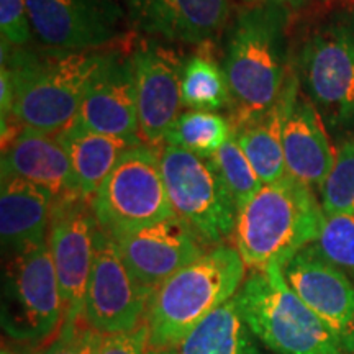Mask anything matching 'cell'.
Segmentation results:
<instances>
[{
	"instance_id": "cell-1",
	"label": "cell",
	"mask_w": 354,
	"mask_h": 354,
	"mask_svg": "<svg viewBox=\"0 0 354 354\" xmlns=\"http://www.w3.org/2000/svg\"><path fill=\"white\" fill-rule=\"evenodd\" d=\"M289 8L276 3H246L225 28L223 71L233 109V130L269 112L292 71Z\"/></svg>"
},
{
	"instance_id": "cell-2",
	"label": "cell",
	"mask_w": 354,
	"mask_h": 354,
	"mask_svg": "<svg viewBox=\"0 0 354 354\" xmlns=\"http://www.w3.org/2000/svg\"><path fill=\"white\" fill-rule=\"evenodd\" d=\"M2 43V63L13 87L12 118L24 128L63 131L74 122L88 84L109 51H55Z\"/></svg>"
},
{
	"instance_id": "cell-3",
	"label": "cell",
	"mask_w": 354,
	"mask_h": 354,
	"mask_svg": "<svg viewBox=\"0 0 354 354\" xmlns=\"http://www.w3.org/2000/svg\"><path fill=\"white\" fill-rule=\"evenodd\" d=\"M246 266L236 248H210L151 292L145 325L149 346L171 353L221 305L230 302L245 282Z\"/></svg>"
},
{
	"instance_id": "cell-4",
	"label": "cell",
	"mask_w": 354,
	"mask_h": 354,
	"mask_svg": "<svg viewBox=\"0 0 354 354\" xmlns=\"http://www.w3.org/2000/svg\"><path fill=\"white\" fill-rule=\"evenodd\" d=\"M325 212L312 187L284 176L238 210L234 248L251 271L284 266L317 241Z\"/></svg>"
},
{
	"instance_id": "cell-5",
	"label": "cell",
	"mask_w": 354,
	"mask_h": 354,
	"mask_svg": "<svg viewBox=\"0 0 354 354\" xmlns=\"http://www.w3.org/2000/svg\"><path fill=\"white\" fill-rule=\"evenodd\" d=\"M294 69L330 135L354 136V7H336L308 28Z\"/></svg>"
},
{
	"instance_id": "cell-6",
	"label": "cell",
	"mask_w": 354,
	"mask_h": 354,
	"mask_svg": "<svg viewBox=\"0 0 354 354\" xmlns=\"http://www.w3.org/2000/svg\"><path fill=\"white\" fill-rule=\"evenodd\" d=\"M236 300L243 320L272 354H348L290 289L281 266L251 272Z\"/></svg>"
},
{
	"instance_id": "cell-7",
	"label": "cell",
	"mask_w": 354,
	"mask_h": 354,
	"mask_svg": "<svg viewBox=\"0 0 354 354\" xmlns=\"http://www.w3.org/2000/svg\"><path fill=\"white\" fill-rule=\"evenodd\" d=\"M88 201L99 228L113 240L174 216L161 146L141 143L128 149Z\"/></svg>"
},
{
	"instance_id": "cell-8",
	"label": "cell",
	"mask_w": 354,
	"mask_h": 354,
	"mask_svg": "<svg viewBox=\"0 0 354 354\" xmlns=\"http://www.w3.org/2000/svg\"><path fill=\"white\" fill-rule=\"evenodd\" d=\"M0 322L13 342L38 346L56 338L64 323V302L50 243L10 256Z\"/></svg>"
},
{
	"instance_id": "cell-9",
	"label": "cell",
	"mask_w": 354,
	"mask_h": 354,
	"mask_svg": "<svg viewBox=\"0 0 354 354\" xmlns=\"http://www.w3.org/2000/svg\"><path fill=\"white\" fill-rule=\"evenodd\" d=\"M161 167L174 215L209 248L227 245L236 228L238 207L212 159L162 145Z\"/></svg>"
},
{
	"instance_id": "cell-10",
	"label": "cell",
	"mask_w": 354,
	"mask_h": 354,
	"mask_svg": "<svg viewBox=\"0 0 354 354\" xmlns=\"http://www.w3.org/2000/svg\"><path fill=\"white\" fill-rule=\"evenodd\" d=\"M26 8L46 50L100 51L130 26L123 0H26Z\"/></svg>"
},
{
	"instance_id": "cell-11",
	"label": "cell",
	"mask_w": 354,
	"mask_h": 354,
	"mask_svg": "<svg viewBox=\"0 0 354 354\" xmlns=\"http://www.w3.org/2000/svg\"><path fill=\"white\" fill-rule=\"evenodd\" d=\"M97 233L99 223L87 197L73 194L57 198L53 207L48 243L64 302L61 330H71L81 323Z\"/></svg>"
},
{
	"instance_id": "cell-12",
	"label": "cell",
	"mask_w": 354,
	"mask_h": 354,
	"mask_svg": "<svg viewBox=\"0 0 354 354\" xmlns=\"http://www.w3.org/2000/svg\"><path fill=\"white\" fill-rule=\"evenodd\" d=\"M149 295L128 271L113 238L99 228L81 322L99 335L136 330L145 323Z\"/></svg>"
},
{
	"instance_id": "cell-13",
	"label": "cell",
	"mask_w": 354,
	"mask_h": 354,
	"mask_svg": "<svg viewBox=\"0 0 354 354\" xmlns=\"http://www.w3.org/2000/svg\"><path fill=\"white\" fill-rule=\"evenodd\" d=\"M130 56L140 136L143 143L159 148L180 115V77L185 59L154 38L136 44Z\"/></svg>"
},
{
	"instance_id": "cell-14",
	"label": "cell",
	"mask_w": 354,
	"mask_h": 354,
	"mask_svg": "<svg viewBox=\"0 0 354 354\" xmlns=\"http://www.w3.org/2000/svg\"><path fill=\"white\" fill-rule=\"evenodd\" d=\"M290 289L354 354V281L310 245L284 266Z\"/></svg>"
},
{
	"instance_id": "cell-15",
	"label": "cell",
	"mask_w": 354,
	"mask_h": 354,
	"mask_svg": "<svg viewBox=\"0 0 354 354\" xmlns=\"http://www.w3.org/2000/svg\"><path fill=\"white\" fill-rule=\"evenodd\" d=\"M115 243L128 271L149 294L210 250L176 215L123 234Z\"/></svg>"
},
{
	"instance_id": "cell-16",
	"label": "cell",
	"mask_w": 354,
	"mask_h": 354,
	"mask_svg": "<svg viewBox=\"0 0 354 354\" xmlns=\"http://www.w3.org/2000/svg\"><path fill=\"white\" fill-rule=\"evenodd\" d=\"M73 125L100 135L143 141L140 136L131 56L109 51L88 84Z\"/></svg>"
},
{
	"instance_id": "cell-17",
	"label": "cell",
	"mask_w": 354,
	"mask_h": 354,
	"mask_svg": "<svg viewBox=\"0 0 354 354\" xmlns=\"http://www.w3.org/2000/svg\"><path fill=\"white\" fill-rule=\"evenodd\" d=\"M130 28L169 43L209 44L227 28L230 0H123Z\"/></svg>"
},
{
	"instance_id": "cell-18",
	"label": "cell",
	"mask_w": 354,
	"mask_h": 354,
	"mask_svg": "<svg viewBox=\"0 0 354 354\" xmlns=\"http://www.w3.org/2000/svg\"><path fill=\"white\" fill-rule=\"evenodd\" d=\"M0 172L48 190L56 201L79 194L68 151L53 133L32 128L19 131L3 146Z\"/></svg>"
},
{
	"instance_id": "cell-19",
	"label": "cell",
	"mask_w": 354,
	"mask_h": 354,
	"mask_svg": "<svg viewBox=\"0 0 354 354\" xmlns=\"http://www.w3.org/2000/svg\"><path fill=\"white\" fill-rule=\"evenodd\" d=\"M282 145L286 176L312 189H320L335 165L336 153L325 122L302 94H299L287 117Z\"/></svg>"
},
{
	"instance_id": "cell-20",
	"label": "cell",
	"mask_w": 354,
	"mask_h": 354,
	"mask_svg": "<svg viewBox=\"0 0 354 354\" xmlns=\"http://www.w3.org/2000/svg\"><path fill=\"white\" fill-rule=\"evenodd\" d=\"M56 198L20 177L0 180V238L10 256L48 241Z\"/></svg>"
},
{
	"instance_id": "cell-21",
	"label": "cell",
	"mask_w": 354,
	"mask_h": 354,
	"mask_svg": "<svg viewBox=\"0 0 354 354\" xmlns=\"http://www.w3.org/2000/svg\"><path fill=\"white\" fill-rule=\"evenodd\" d=\"M299 94L300 84L294 63H292L290 76L287 79L284 92L277 104L263 117L233 130L238 143L263 184L276 183L286 176L282 138H284L287 117H289L292 105L295 104Z\"/></svg>"
},
{
	"instance_id": "cell-22",
	"label": "cell",
	"mask_w": 354,
	"mask_h": 354,
	"mask_svg": "<svg viewBox=\"0 0 354 354\" xmlns=\"http://www.w3.org/2000/svg\"><path fill=\"white\" fill-rule=\"evenodd\" d=\"M57 138L68 151L73 166L74 180L77 192L91 198L107 179L115 165L133 146L143 141L118 138V136L100 135L71 125L66 130L56 133Z\"/></svg>"
},
{
	"instance_id": "cell-23",
	"label": "cell",
	"mask_w": 354,
	"mask_h": 354,
	"mask_svg": "<svg viewBox=\"0 0 354 354\" xmlns=\"http://www.w3.org/2000/svg\"><path fill=\"white\" fill-rule=\"evenodd\" d=\"M172 354H266L238 307L236 295L215 310Z\"/></svg>"
},
{
	"instance_id": "cell-24",
	"label": "cell",
	"mask_w": 354,
	"mask_h": 354,
	"mask_svg": "<svg viewBox=\"0 0 354 354\" xmlns=\"http://www.w3.org/2000/svg\"><path fill=\"white\" fill-rule=\"evenodd\" d=\"M180 100L189 110L216 112L232 105L223 66L209 53H197L185 59L180 77Z\"/></svg>"
},
{
	"instance_id": "cell-25",
	"label": "cell",
	"mask_w": 354,
	"mask_h": 354,
	"mask_svg": "<svg viewBox=\"0 0 354 354\" xmlns=\"http://www.w3.org/2000/svg\"><path fill=\"white\" fill-rule=\"evenodd\" d=\"M233 135V123L216 112L187 110L165 136V145L177 146L201 158H212Z\"/></svg>"
},
{
	"instance_id": "cell-26",
	"label": "cell",
	"mask_w": 354,
	"mask_h": 354,
	"mask_svg": "<svg viewBox=\"0 0 354 354\" xmlns=\"http://www.w3.org/2000/svg\"><path fill=\"white\" fill-rule=\"evenodd\" d=\"M210 159L228 192L232 194L238 210L263 187L259 176L241 149L234 131Z\"/></svg>"
},
{
	"instance_id": "cell-27",
	"label": "cell",
	"mask_w": 354,
	"mask_h": 354,
	"mask_svg": "<svg viewBox=\"0 0 354 354\" xmlns=\"http://www.w3.org/2000/svg\"><path fill=\"white\" fill-rule=\"evenodd\" d=\"M318 190L325 215H354V136L342 141L335 165Z\"/></svg>"
},
{
	"instance_id": "cell-28",
	"label": "cell",
	"mask_w": 354,
	"mask_h": 354,
	"mask_svg": "<svg viewBox=\"0 0 354 354\" xmlns=\"http://www.w3.org/2000/svg\"><path fill=\"white\" fill-rule=\"evenodd\" d=\"M323 258L354 281V215H325L320 233L313 243Z\"/></svg>"
},
{
	"instance_id": "cell-29",
	"label": "cell",
	"mask_w": 354,
	"mask_h": 354,
	"mask_svg": "<svg viewBox=\"0 0 354 354\" xmlns=\"http://www.w3.org/2000/svg\"><path fill=\"white\" fill-rule=\"evenodd\" d=\"M0 32L3 41L10 46H28L33 32L26 0H0Z\"/></svg>"
},
{
	"instance_id": "cell-30",
	"label": "cell",
	"mask_w": 354,
	"mask_h": 354,
	"mask_svg": "<svg viewBox=\"0 0 354 354\" xmlns=\"http://www.w3.org/2000/svg\"><path fill=\"white\" fill-rule=\"evenodd\" d=\"M102 335L81 322L71 330H61L41 354H97Z\"/></svg>"
},
{
	"instance_id": "cell-31",
	"label": "cell",
	"mask_w": 354,
	"mask_h": 354,
	"mask_svg": "<svg viewBox=\"0 0 354 354\" xmlns=\"http://www.w3.org/2000/svg\"><path fill=\"white\" fill-rule=\"evenodd\" d=\"M97 354H172L154 351L149 346V335L146 325L125 333L102 335L99 353Z\"/></svg>"
},
{
	"instance_id": "cell-32",
	"label": "cell",
	"mask_w": 354,
	"mask_h": 354,
	"mask_svg": "<svg viewBox=\"0 0 354 354\" xmlns=\"http://www.w3.org/2000/svg\"><path fill=\"white\" fill-rule=\"evenodd\" d=\"M245 3H276V6H282L289 10H294V8H300L308 6L312 2H318V0H241Z\"/></svg>"
},
{
	"instance_id": "cell-33",
	"label": "cell",
	"mask_w": 354,
	"mask_h": 354,
	"mask_svg": "<svg viewBox=\"0 0 354 354\" xmlns=\"http://www.w3.org/2000/svg\"><path fill=\"white\" fill-rule=\"evenodd\" d=\"M2 354H12V353L7 351V349H2Z\"/></svg>"
}]
</instances>
